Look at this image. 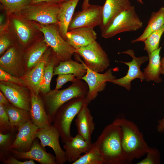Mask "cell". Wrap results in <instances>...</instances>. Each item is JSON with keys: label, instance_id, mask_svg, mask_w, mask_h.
<instances>
[{"label": "cell", "instance_id": "cell-1", "mask_svg": "<svg viewBox=\"0 0 164 164\" xmlns=\"http://www.w3.org/2000/svg\"><path fill=\"white\" fill-rule=\"evenodd\" d=\"M93 144L102 154L104 164H128L121 146L120 127L114 121L105 127Z\"/></svg>", "mask_w": 164, "mask_h": 164}, {"label": "cell", "instance_id": "cell-2", "mask_svg": "<svg viewBox=\"0 0 164 164\" xmlns=\"http://www.w3.org/2000/svg\"><path fill=\"white\" fill-rule=\"evenodd\" d=\"M114 121L120 126L121 146L128 164L146 153L149 147L136 124L124 118H117Z\"/></svg>", "mask_w": 164, "mask_h": 164}, {"label": "cell", "instance_id": "cell-3", "mask_svg": "<svg viewBox=\"0 0 164 164\" xmlns=\"http://www.w3.org/2000/svg\"><path fill=\"white\" fill-rule=\"evenodd\" d=\"M81 80L77 78L66 88L50 90L43 95L42 99L51 124L53 122L57 111L63 105L73 98L86 96L88 86Z\"/></svg>", "mask_w": 164, "mask_h": 164}, {"label": "cell", "instance_id": "cell-4", "mask_svg": "<svg viewBox=\"0 0 164 164\" xmlns=\"http://www.w3.org/2000/svg\"><path fill=\"white\" fill-rule=\"evenodd\" d=\"M87 101L86 96L74 98L63 105L57 111L53 125L59 132L63 143L72 137L70 132L72 122Z\"/></svg>", "mask_w": 164, "mask_h": 164}, {"label": "cell", "instance_id": "cell-5", "mask_svg": "<svg viewBox=\"0 0 164 164\" xmlns=\"http://www.w3.org/2000/svg\"><path fill=\"white\" fill-rule=\"evenodd\" d=\"M32 22L36 28L43 33L44 41L59 62L71 59L76 49L61 36L58 24L42 25Z\"/></svg>", "mask_w": 164, "mask_h": 164}, {"label": "cell", "instance_id": "cell-6", "mask_svg": "<svg viewBox=\"0 0 164 164\" xmlns=\"http://www.w3.org/2000/svg\"><path fill=\"white\" fill-rule=\"evenodd\" d=\"M142 26L143 22L134 7L131 6L116 15L101 30V36L104 38H110L123 32L136 31Z\"/></svg>", "mask_w": 164, "mask_h": 164}, {"label": "cell", "instance_id": "cell-7", "mask_svg": "<svg viewBox=\"0 0 164 164\" xmlns=\"http://www.w3.org/2000/svg\"><path fill=\"white\" fill-rule=\"evenodd\" d=\"M59 3L41 2L30 4L19 13L27 19L42 25L58 24Z\"/></svg>", "mask_w": 164, "mask_h": 164}, {"label": "cell", "instance_id": "cell-8", "mask_svg": "<svg viewBox=\"0 0 164 164\" xmlns=\"http://www.w3.org/2000/svg\"><path fill=\"white\" fill-rule=\"evenodd\" d=\"M75 53L80 56L86 66L93 71L102 72L110 65L107 54L96 41L76 49Z\"/></svg>", "mask_w": 164, "mask_h": 164}, {"label": "cell", "instance_id": "cell-9", "mask_svg": "<svg viewBox=\"0 0 164 164\" xmlns=\"http://www.w3.org/2000/svg\"><path fill=\"white\" fill-rule=\"evenodd\" d=\"M8 22L9 26L20 44L27 46L37 37L38 32L33 22L29 21L19 13H13L9 16Z\"/></svg>", "mask_w": 164, "mask_h": 164}, {"label": "cell", "instance_id": "cell-10", "mask_svg": "<svg viewBox=\"0 0 164 164\" xmlns=\"http://www.w3.org/2000/svg\"><path fill=\"white\" fill-rule=\"evenodd\" d=\"M0 91L13 106L30 111L31 92L26 87L17 84L0 81Z\"/></svg>", "mask_w": 164, "mask_h": 164}, {"label": "cell", "instance_id": "cell-11", "mask_svg": "<svg viewBox=\"0 0 164 164\" xmlns=\"http://www.w3.org/2000/svg\"><path fill=\"white\" fill-rule=\"evenodd\" d=\"M118 53L128 54L132 57V60L129 62L115 61L124 63L128 66L129 68L125 76L119 79L116 78L111 83L129 91L131 88V82L132 80L136 78H139L141 81L145 80L144 73L141 70L140 67L143 63L149 60V56H144L136 57L135 56L134 51L131 49L119 52Z\"/></svg>", "mask_w": 164, "mask_h": 164}, {"label": "cell", "instance_id": "cell-12", "mask_svg": "<svg viewBox=\"0 0 164 164\" xmlns=\"http://www.w3.org/2000/svg\"><path fill=\"white\" fill-rule=\"evenodd\" d=\"M84 65L87 73L81 79L84 81L88 86V91L86 97L89 104L96 98L99 92L104 89L106 83L111 82L116 79V77L113 75L111 68L108 69L104 73H101L92 70L85 63Z\"/></svg>", "mask_w": 164, "mask_h": 164}, {"label": "cell", "instance_id": "cell-13", "mask_svg": "<svg viewBox=\"0 0 164 164\" xmlns=\"http://www.w3.org/2000/svg\"><path fill=\"white\" fill-rule=\"evenodd\" d=\"M103 6L90 5L87 8L73 15L68 30L79 27L94 28L101 24Z\"/></svg>", "mask_w": 164, "mask_h": 164}, {"label": "cell", "instance_id": "cell-14", "mask_svg": "<svg viewBox=\"0 0 164 164\" xmlns=\"http://www.w3.org/2000/svg\"><path fill=\"white\" fill-rule=\"evenodd\" d=\"M36 137L40 140V144L43 149L48 146L53 149L57 164H63L67 161L65 152L60 144V133L53 124L47 128L39 129Z\"/></svg>", "mask_w": 164, "mask_h": 164}, {"label": "cell", "instance_id": "cell-15", "mask_svg": "<svg viewBox=\"0 0 164 164\" xmlns=\"http://www.w3.org/2000/svg\"><path fill=\"white\" fill-rule=\"evenodd\" d=\"M23 54L21 49L16 44H14L0 57V69L20 77L23 74Z\"/></svg>", "mask_w": 164, "mask_h": 164}, {"label": "cell", "instance_id": "cell-16", "mask_svg": "<svg viewBox=\"0 0 164 164\" xmlns=\"http://www.w3.org/2000/svg\"><path fill=\"white\" fill-rule=\"evenodd\" d=\"M39 128L34 125L31 119L20 126L18 132L10 149L20 152L29 151L34 140Z\"/></svg>", "mask_w": 164, "mask_h": 164}, {"label": "cell", "instance_id": "cell-17", "mask_svg": "<svg viewBox=\"0 0 164 164\" xmlns=\"http://www.w3.org/2000/svg\"><path fill=\"white\" fill-rule=\"evenodd\" d=\"M10 152L15 157L19 160L31 159L41 164H57L56 157L46 152L35 139L29 151L20 152L10 149Z\"/></svg>", "mask_w": 164, "mask_h": 164}, {"label": "cell", "instance_id": "cell-18", "mask_svg": "<svg viewBox=\"0 0 164 164\" xmlns=\"http://www.w3.org/2000/svg\"><path fill=\"white\" fill-rule=\"evenodd\" d=\"M51 55L50 50L48 49L39 62L23 76L22 79L27 87L31 93L36 95H38L40 92L44 68Z\"/></svg>", "mask_w": 164, "mask_h": 164}, {"label": "cell", "instance_id": "cell-19", "mask_svg": "<svg viewBox=\"0 0 164 164\" xmlns=\"http://www.w3.org/2000/svg\"><path fill=\"white\" fill-rule=\"evenodd\" d=\"M87 102L77 115L75 120L78 134L86 141L92 143L91 135L95 129V124L93 116L88 108Z\"/></svg>", "mask_w": 164, "mask_h": 164}, {"label": "cell", "instance_id": "cell-20", "mask_svg": "<svg viewBox=\"0 0 164 164\" xmlns=\"http://www.w3.org/2000/svg\"><path fill=\"white\" fill-rule=\"evenodd\" d=\"M97 34L94 28L82 27L68 31L66 40L76 49L86 46L96 41Z\"/></svg>", "mask_w": 164, "mask_h": 164}, {"label": "cell", "instance_id": "cell-21", "mask_svg": "<svg viewBox=\"0 0 164 164\" xmlns=\"http://www.w3.org/2000/svg\"><path fill=\"white\" fill-rule=\"evenodd\" d=\"M93 145V143L87 142L78 134L72 137L63 145L67 161L72 164L80 158L81 154L89 151Z\"/></svg>", "mask_w": 164, "mask_h": 164}, {"label": "cell", "instance_id": "cell-22", "mask_svg": "<svg viewBox=\"0 0 164 164\" xmlns=\"http://www.w3.org/2000/svg\"><path fill=\"white\" fill-rule=\"evenodd\" d=\"M79 0H67L59 3L60 8L57 17L59 31L65 40L75 9Z\"/></svg>", "mask_w": 164, "mask_h": 164}, {"label": "cell", "instance_id": "cell-23", "mask_svg": "<svg viewBox=\"0 0 164 164\" xmlns=\"http://www.w3.org/2000/svg\"><path fill=\"white\" fill-rule=\"evenodd\" d=\"M30 113L33 123L39 129L47 128L51 124L45 109L42 98L31 92Z\"/></svg>", "mask_w": 164, "mask_h": 164}, {"label": "cell", "instance_id": "cell-24", "mask_svg": "<svg viewBox=\"0 0 164 164\" xmlns=\"http://www.w3.org/2000/svg\"><path fill=\"white\" fill-rule=\"evenodd\" d=\"M131 6L129 0H106L103 6L102 21L100 26L101 30L118 13Z\"/></svg>", "mask_w": 164, "mask_h": 164}, {"label": "cell", "instance_id": "cell-25", "mask_svg": "<svg viewBox=\"0 0 164 164\" xmlns=\"http://www.w3.org/2000/svg\"><path fill=\"white\" fill-rule=\"evenodd\" d=\"M162 47L152 52L148 55L149 63L144 69L145 79L148 82L154 81L159 83L162 82L161 74V59L160 55Z\"/></svg>", "mask_w": 164, "mask_h": 164}, {"label": "cell", "instance_id": "cell-26", "mask_svg": "<svg viewBox=\"0 0 164 164\" xmlns=\"http://www.w3.org/2000/svg\"><path fill=\"white\" fill-rule=\"evenodd\" d=\"M79 60V59H78ZM81 63L71 59L59 62L58 65L54 68L53 75L60 74H72L76 77L81 79L87 73L84 62L80 59Z\"/></svg>", "mask_w": 164, "mask_h": 164}, {"label": "cell", "instance_id": "cell-27", "mask_svg": "<svg viewBox=\"0 0 164 164\" xmlns=\"http://www.w3.org/2000/svg\"><path fill=\"white\" fill-rule=\"evenodd\" d=\"M49 47L44 38L39 39L36 41L25 55V64L28 71L39 62Z\"/></svg>", "mask_w": 164, "mask_h": 164}, {"label": "cell", "instance_id": "cell-28", "mask_svg": "<svg viewBox=\"0 0 164 164\" xmlns=\"http://www.w3.org/2000/svg\"><path fill=\"white\" fill-rule=\"evenodd\" d=\"M3 106L12 127L15 130L18 131L20 126L31 119L29 111L16 107L10 103Z\"/></svg>", "mask_w": 164, "mask_h": 164}, {"label": "cell", "instance_id": "cell-29", "mask_svg": "<svg viewBox=\"0 0 164 164\" xmlns=\"http://www.w3.org/2000/svg\"><path fill=\"white\" fill-rule=\"evenodd\" d=\"M164 25V7L160 8L157 12H153L151 15L148 25L142 34L131 43L143 42L152 32L158 29Z\"/></svg>", "mask_w": 164, "mask_h": 164}, {"label": "cell", "instance_id": "cell-30", "mask_svg": "<svg viewBox=\"0 0 164 164\" xmlns=\"http://www.w3.org/2000/svg\"><path fill=\"white\" fill-rule=\"evenodd\" d=\"M32 0H0L2 6L7 15V21L13 13H19L30 4Z\"/></svg>", "mask_w": 164, "mask_h": 164}, {"label": "cell", "instance_id": "cell-31", "mask_svg": "<svg viewBox=\"0 0 164 164\" xmlns=\"http://www.w3.org/2000/svg\"><path fill=\"white\" fill-rule=\"evenodd\" d=\"M59 62L53 53L51 60H49L45 66L40 88V92L43 95L50 91V82L53 76L54 66L56 63Z\"/></svg>", "mask_w": 164, "mask_h": 164}, {"label": "cell", "instance_id": "cell-32", "mask_svg": "<svg viewBox=\"0 0 164 164\" xmlns=\"http://www.w3.org/2000/svg\"><path fill=\"white\" fill-rule=\"evenodd\" d=\"M72 164H104L103 157L93 144L91 148Z\"/></svg>", "mask_w": 164, "mask_h": 164}, {"label": "cell", "instance_id": "cell-33", "mask_svg": "<svg viewBox=\"0 0 164 164\" xmlns=\"http://www.w3.org/2000/svg\"><path fill=\"white\" fill-rule=\"evenodd\" d=\"M164 32V25L160 28L151 33L144 41V49L148 55L159 48L161 36Z\"/></svg>", "mask_w": 164, "mask_h": 164}, {"label": "cell", "instance_id": "cell-34", "mask_svg": "<svg viewBox=\"0 0 164 164\" xmlns=\"http://www.w3.org/2000/svg\"><path fill=\"white\" fill-rule=\"evenodd\" d=\"M0 33V54L1 55L14 44V38L16 36L9 26Z\"/></svg>", "mask_w": 164, "mask_h": 164}, {"label": "cell", "instance_id": "cell-35", "mask_svg": "<svg viewBox=\"0 0 164 164\" xmlns=\"http://www.w3.org/2000/svg\"><path fill=\"white\" fill-rule=\"evenodd\" d=\"M17 131L3 134L0 132V153H4L10 151V147L13 143Z\"/></svg>", "mask_w": 164, "mask_h": 164}, {"label": "cell", "instance_id": "cell-36", "mask_svg": "<svg viewBox=\"0 0 164 164\" xmlns=\"http://www.w3.org/2000/svg\"><path fill=\"white\" fill-rule=\"evenodd\" d=\"M17 131L12 127L9 117L3 105L0 104V132L6 134Z\"/></svg>", "mask_w": 164, "mask_h": 164}, {"label": "cell", "instance_id": "cell-37", "mask_svg": "<svg viewBox=\"0 0 164 164\" xmlns=\"http://www.w3.org/2000/svg\"><path fill=\"white\" fill-rule=\"evenodd\" d=\"M146 154V157L136 164H158L160 163V153L158 149L149 147Z\"/></svg>", "mask_w": 164, "mask_h": 164}, {"label": "cell", "instance_id": "cell-38", "mask_svg": "<svg viewBox=\"0 0 164 164\" xmlns=\"http://www.w3.org/2000/svg\"><path fill=\"white\" fill-rule=\"evenodd\" d=\"M0 161L5 164H35L34 160L30 159L24 161H21L15 157L9 152L0 153Z\"/></svg>", "mask_w": 164, "mask_h": 164}, {"label": "cell", "instance_id": "cell-39", "mask_svg": "<svg viewBox=\"0 0 164 164\" xmlns=\"http://www.w3.org/2000/svg\"><path fill=\"white\" fill-rule=\"evenodd\" d=\"M0 80L1 81L14 83L27 87L26 84L22 78L14 76L1 69Z\"/></svg>", "mask_w": 164, "mask_h": 164}, {"label": "cell", "instance_id": "cell-40", "mask_svg": "<svg viewBox=\"0 0 164 164\" xmlns=\"http://www.w3.org/2000/svg\"><path fill=\"white\" fill-rule=\"evenodd\" d=\"M58 75L56 79V85L55 90H58L61 88L66 83L71 81L73 82L77 79L75 76L72 74H60Z\"/></svg>", "mask_w": 164, "mask_h": 164}, {"label": "cell", "instance_id": "cell-41", "mask_svg": "<svg viewBox=\"0 0 164 164\" xmlns=\"http://www.w3.org/2000/svg\"><path fill=\"white\" fill-rule=\"evenodd\" d=\"M158 122V125L157 127V131L159 133H162L164 131V118L159 120Z\"/></svg>", "mask_w": 164, "mask_h": 164}, {"label": "cell", "instance_id": "cell-42", "mask_svg": "<svg viewBox=\"0 0 164 164\" xmlns=\"http://www.w3.org/2000/svg\"><path fill=\"white\" fill-rule=\"evenodd\" d=\"M60 0H32L30 4H35L41 2H48L53 3H59Z\"/></svg>", "mask_w": 164, "mask_h": 164}, {"label": "cell", "instance_id": "cell-43", "mask_svg": "<svg viewBox=\"0 0 164 164\" xmlns=\"http://www.w3.org/2000/svg\"><path fill=\"white\" fill-rule=\"evenodd\" d=\"M10 103L3 93L0 91V104L3 105H8Z\"/></svg>", "mask_w": 164, "mask_h": 164}, {"label": "cell", "instance_id": "cell-44", "mask_svg": "<svg viewBox=\"0 0 164 164\" xmlns=\"http://www.w3.org/2000/svg\"><path fill=\"white\" fill-rule=\"evenodd\" d=\"M89 1L90 0H84L82 5V9L87 8L90 5L89 3Z\"/></svg>", "mask_w": 164, "mask_h": 164}, {"label": "cell", "instance_id": "cell-45", "mask_svg": "<svg viewBox=\"0 0 164 164\" xmlns=\"http://www.w3.org/2000/svg\"><path fill=\"white\" fill-rule=\"evenodd\" d=\"M161 74L164 75V57L161 59Z\"/></svg>", "mask_w": 164, "mask_h": 164}, {"label": "cell", "instance_id": "cell-46", "mask_svg": "<svg viewBox=\"0 0 164 164\" xmlns=\"http://www.w3.org/2000/svg\"><path fill=\"white\" fill-rule=\"evenodd\" d=\"M141 4H143V2L142 0H137Z\"/></svg>", "mask_w": 164, "mask_h": 164}, {"label": "cell", "instance_id": "cell-47", "mask_svg": "<svg viewBox=\"0 0 164 164\" xmlns=\"http://www.w3.org/2000/svg\"><path fill=\"white\" fill-rule=\"evenodd\" d=\"M66 0H60V2H59V3H60L61 2H63L64 1H66Z\"/></svg>", "mask_w": 164, "mask_h": 164}]
</instances>
